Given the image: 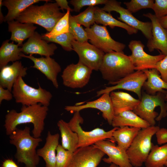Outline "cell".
Here are the masks:
<instances>
[{
  "label": "cell",
  "instance_id": "cell-1",
  "mask_svg": "<svg viewBox=\"0 0 167 167\" xmlns=\"http://www.w3.org/2000/svg\"><path fill=\"white\" fill-rule=\"evenodd\" d=\"M48 110V107L38 104L28 106L22 105L19 112L14 109L10 110L5 116L4 126L6 134L9 136L19 125L32 123L33 136L40 138L44 129L45 120Z\"/></svg>",
  "mask_w": 167,
  "mask_h": 167
},
{
  "label": "cell",
  "instance_id": "cell-2",
  "mask_svg": "<svg viewBox=\"0 0 167 167\" xmlns=\"http://www.w3.org/2000/svg\"><path fill=\"white\" fill-rule=\"evenodd\" d=\"M30 129L27 126L23 129L17 128L9 135V142L16 148L15 157L18 163L24 164L25 167H37L40 158L36 149L42 140L32 136Z\"/></svg>",
  "mask_w": 167,
  "mask_h": 167
},
{
  "label": "cell",
  "instance_id": "cell-3",
  "mask_svg": "<svg viewBox=\"0 0 167 167\" xmlns=\"http://www.w3.org/2000/svg\"><path fill=\"white\" fill-rule=\"evenodd\" d=\"M61 10L56 2H47L41 6L32 5L23 11L15 20L23 23L38 25L49 32L65 15Z\"/></svg>",
  "mask_w": 167,
  "mask_h": 167
},
{
  "label": "cell",
  "instance_id": "cell-4",
  "mask_svg": "<svg viewBox=\"0 0 167 167\" xmlns=\"http://www.w3.org/2000/svg\"><path fill=\"white\" fill-rule=\"evenodd\" d=\"M167 93L165 90L152 95L142 91L140 103L133 111L150 126H155V120L159 121L167 116Z\"/></svg>",
  "mask_w": 167,
  "mask_h": 167
},
{
  "label": "cell",
  "instance_id": "cell-5",
  "mask_svg": "<svg viewBox=\"0 0 167 167\" xmlns=\"http://www.w3.org/2000/svg\"><path fill=\"white\" fill-rule=\"evenodd\" d=\"M135 70L129 56L112 51L105 54L99 71L103 79L110 83L120 80Z\"/></svg>",
  "mask_w": 167,
  "mask_h": 167
},
{
  "label": "cell",
  "instance_id": "cell-6",
  "mask_svg": "<svg viewBox=\"0 0 167 167\" xmlns=\"http://www.w3.org/2000/svg\"><path fill=\"white\" fill-rule=\"evenodd\" d=\"M38 84L37 88L32 87L25 83L22 77H19L12 91L15 102L27 106L40 104L48 107L52 97V94Z\"/></svg>",
  "mask_w": 167,
  "mask_h": 167
},
{
  "label": "cell",
  "instance_id": "cell-7",
  "mask_svg": "<svg viewBox=\"0 0 167 167\" xmlns=\"http://www.w3.org/2000/svg\"><path fill=\"white\" fill-rule=\"evenodd\" d=\"M157 126H150L141 129L126 151L131 163L134 167H140L144 163L151 150L152 139L160 129Z\"/></svg>",
  "mask_w": 167,
  "mask_h": 167
},
{
  "label": "cell",
  "instance_id": "cell-8",
  "mask_svg": "<svg viewBox=\"0 0 167 167\" xmlns=\"http://www.w3.org/2000/svg\"><path fill=\"white\" fill-rule=\"evenodd\" d=\"M83 119L80 115L79 112H76L74 113L73 117L68 122L71 130L78 135V148L91 146L107 139H110L111 141L114 142L113 133L118 127H115L108 131L99 128L90 131H85L80 126V124L83 123Z\"/></svg>",
  "mask_w": 167,
  "mask_h": 167
},
{
  "label": "cell",
  "instance_id": "cell-9",
  "mask_svg": "<svg viewBox=\"0 0 167 167\" xmlns=\"http://www.w3.org/2000/svg\"><path fill=\"white\" fill-rule=\"evenodd\" d=\"M85 30L91 44L105 53L112 51L124 53L126 45L114 40L106 27L95 23Z\"/></svg>",
  "mask_w": 167,
  "mask_h": 167
},
{
  "label": "cell",
  "instance_id": "cell-10",
  "mask_svg": "<svg viewBox=\"0 0 167 167\" xmlns=\"http://www.w3.org/2000/svg\"><path fill=\"white\" fill-rule=\"evenodd\" d=\"M121 2L115 0H108L102 10L110 13L112 11L118 13V19L128 26L140 31L145 37L152 39V25L151 22H143L135 18L127 9L121 6Z\"/></svg>",
  "mask_w": 167,
  "mask_h": 167
},
{
  "label": "cell",
  "instance_id": "cell-11",
  "mask_svg": "<svg viewBox=\"0 0 167 167\" xmlns=\"http://www.w3.org/2000/svg\"><path fill=\"white\" fill-rule=\"evenodd\" d=\"M72 44L73 50L78 55V62L92 70H99L104 52L88 41L80 43L74 40Z\"/></svg>",
  "mask_w": 167,
  "mask_h": 167
},
{
  "label": "cell",
  "instance_id": "cell-12",
  "mask_svg": "<svg viewBox=\"0 0 167 167\" xmlns=\"http://www.w3.org/2000/svg\"><path fill=\"white\" fill-rule=\"evenodd\" d=\"M147 79L146 75L142 71H137L118 81L108 83L113 86L106 87L97 91L96 96H101L105 93H110L116 90L122 89L134 92L140 99L142 96L141 89Z\"/></svg>",
  "mask_w": 167,
  "mask_h": 167
},
{
  "label": "cell",
  "instance_id": "cell-13",
  "mask_svg": "<svg viewBox=\"0 0 167 167\" xmlns=\"http://www.w3.org/2000/svg\"><path fill=\"white\" fill-rule=\"evenodd\" d=\"M92 71L79 62L71 64L62 72L61 77L63 84L72 88H82L88 84Z\"/></svg>",
  "mask_w": 167,
  "mask_h": 167
},
{
  "label": "cell",
  "instance_id": "cell-14",
  "mask_svg": "<svg viewBox=\"0 0 167 167\" xmlns=\"http://www.w3.org/2000/svg\"><path fill=\"white\" fill-rule=\"evenodd\" d=\"M128 47L131 51V54L129 57L135 70L155 68L157 63L165 56L162 54L153 56L147 54L144 50V45L140 41H131Z\"/></svg>",
  "mask_w": 167,
  "mask_h": 167
},
{
  "label": "cell",
  "instance_id": "cell-15",
  "mask_svg": "<svg viewBox=\"0 0 167 167\" xmlns=\"http://www.w3.org/2000/svg\"><path fill=\"white\" fill-rule=\"evenodd\" d=\"M105 154L93 145L79 148L67 167H97Z\"/></svg>",
  "mask_w": 167,
  "mask_h": 167
},
{
  "label": "cell",
  "instance_id": "cell-16",
  "mask_svg": "<svg viewBox=\"0 0 167 167\" xmlns=\"http://www.w3.org/2000/svg\"><path fill=\"white\" fill-rule=\"evenodd\" d=\"M108 156L103 160L108 163L114 164L120 167H133L129 160L126 151L114 142L104 140L93 145Z\"/></svg>",
  "mask_w": 167,
  "mask_h": 167
},
{
  "label": "cell",
  "instance_id": "cell-17",
  "mask_svg": "<svg viewBox=\"0 0 167 167\" xmlns=\"http://www.w3.org/2000/svg\"><path fill=\"white\" fill-rule=\"evenodd\" d=\"M87 108L98 109L102 113L103 118L111 125L114 115V112L110 93L101 95L100 97L94 101H88L84 105H67L64 109L71 113H75Z\"/></svg>",
  "mask_w": 167,
  "mask_h": 167
},
{
  "label": "cell",
  "instance_id": "cell-18",
  "mask_svg": "<svg viewBox=\"0 0 167 167\" xmlns=\"http://www.w3.org/2000/svg\"><path fill=\"white\" fill-rule=\"evenodd\" d=\"M21 57L31 60L34 63L31 67L40 71L51 81L55 88H58L57 76L62 69L60 65L54 59L50 56L36 58L32 55H26L23 53Z\"/></svg>",
  "mask_w": 167,
  "mask_h": 167
},
{
  "label": "cell",
  "instance_id": "cell-19",
  "mask_svg": "<svg viewBox=\"0 0 167 167\" xmlns=\"http://www.w3.org/2000/svg\"><path fill=\"white\" fill-rule=\"evenodd\" d=\"M144 16L149 18L152 25L151 39L148 40L147 46L149 51L156 49L161 51L162 54H167V29L160 23L158 18L155 15L148 13L144 14Z\"/></svg>",
  "mask_w": 167,
  "mask_h": 167
},
{
  "label": "cell",
  "instance_id": "cell-20",
  "mask_svg": "<svg viewBox=\"0 0 167 167\" xmlns=\"http://www.w3.org/2000/svg\"><path fill=\"white\" fill-rule=\"evenodd\" d=\"M57 49L55 44H48L42 39L40 34L35 31L21 47V51L25 54H37L41 56L50 57L54 54Z\"/></svg>",
  "mask_w": 167,
  "mask_h": 167
},
{
  "label": "cell",
  "instance_id": "cell-21",
  "mask_svg": "<svg viewBox=\"0 0 167 167\" xmlns=\"http://www.w3.org/2000/svg\"><path fill=\"white\" fill-rule=\"evenodd\" d=\"M27 70V68L24 67L21 62L19 61L2 67L0 69V86L12 92L17 79L26 76Z\"/></svg>",
  "mask_w": 167,
  "mask_h": 167
},
{
  "label": "cell",
  "instance_id": "cell-22",
  "mask_svg": "<svg viewBox=\"0 0 167 167\" xmlns=\"http://www.w3.org/2000/svg\"><path fill=\"white\" fill-rule=\"evenodd\" d=\"M59 137L58 133L53 135L48 131L45 145L37 150L38 155L44 160L45 167H56V152L59 144Z\"/></svg>",
  "mask_w": 167,
  "mask_h": 167
},
{
  "label": "cell",
  "instance_id": "cell-23",
  "mask_svg": "<svg viewBox=\"0 0 167 167\" xmlns=\"http://www.w3.org/2000/svg\"><path fill=\"white\" fill-rule=\"evenodd\" d=\"M8 31L11 33L10 40L17 43L19 47H22L23 42L29 38L35 32L37 27L32 24L21 23L17 20L7 22Z\"/></svg>",
  "mask_w": 167,
  "mask_h": 167
},
{
  "label": "cell",
  "instance_id": "cell-24",
  "mask_svg": "<svg viewBox=\"0 0 167 167\" xmlns=\"http://www.w3.org/2000/svg\"><path fill=\"white\" fill-rule=\"evenodd\" d=\"M110 96L112 103L114 115L122 112L133 111L140 102L127 93L122 92L112 91Z\"/></svg>",
  "mask_w": 167,
  "mask_h": 167
},
{
  "label": "cell",
  "instance_id": "cell-25",
  "mask_svg": "<svg viewBox=\"0 0 167 167\" xmlns=\"http://www.w3.org/2000/svg\"><path fill=\"white\" fill-rule=\"evenodd\" d=\"M111 125L114 127L127 126L141 129L150 126L148 122L131 110L125 111L114 114Z\"/></svg>",
  "mask_w": 167,
  "mask_h": 167
},
{
  "label": "cell",
  "instance_id": "cell-26",
  "mask_svg": "<svg viewBox=\"0 0 167 167\" xmlns=\"http://www.w3.org/2000/svg\"><path fill=\"white\" fill-rule=\"evenodd\" d=\"M52 1L49 0H5L2 1V6L8 10L5 17L4 21L8 22L15 20L26 9L33 4L40 2Z\"/></svg>",
  "mask_w": 167,
  "mask_h": 167
},
{
  "label": "cell",
  "instance_id": "cell-27",
  "mask_svg": "<svg viewBox=\"0 0 167 167\" xmlns=\"http://www.w3.org/2000/svg\"><path fill=\"white\" fill-rule=\"evenodd\" d=\"M142 71L146 75L147 79L144 83L142 88L147 93L154 95L158 92L167 89V83L164 81L156 68L145 69Z\"/></svg>",
  "mask_w": 167,
  "mask_h": 167
},
{
  "label": "cell",
  "instance_id": "cell-28",
  "mask_svg": "<svg viewBox=\"0 0 167 167\" xmlns=\"http://www.w3.org/2000/svg\"><path fill=\"white\" fill-rule=\"evenodd\" d=\"M95 23L97 24H101L105 27L109 26L111 28H113L115 27L123 28L129 35L136 34L138 31L117 20L113 17L110 13H107L97 6L96 7L95 12Z\"/></svg>",
  "mask_w": 167,
  "mask_h": 167
},
{
  "label": "cell",
  "instance_id": "cell-29",
  "mask_svg": "<svg viewBox=\"0 0 167 167\" xmlns=\"http://www.w3.org/2000/svg\"><path fill=\"white\" fill-rule=\"evenodd\" d=\"M61 137L62 146L65 149L74 152L78 148L77 134L73 131L68 122L61 119L57 123Z\"/></svg>",
  "mask_w": 167,
  "mask_h": 167
},
{
  "label": "cell",
  "instance_id": "cell-30",
  "mask_svg": "<svg viewBox=\"0 0 167 167\" xmlns=\"http://www.w3.org/2000/svg\"><path fill=\"white\" fill-rule=\"evenodd\" d=\"M141 129L127 126L118 127L113 136L118 146L126 151Z\"/></svg>",
  "mask_w": 167,
  "mask_h": 167
},
{
  "label": "cell",
  "instance_id": "cell-31",
  "mask_svg": "<svg viewBox=\"0 0 167 167\" xmlns=\"http://www.w3.org/2000/svg\"><path fill=\"white\" fill-rule=\"evenodd\" d=\"M9 40L3 41L0 48V68L6 66L10 62L18 61L22 57L21 47Z\"/></svg>",
  "mask_w": 167,
  "mask_h": 167
},
{
  "label": "cell",
  "instance_id": "cell-32",
  "mask_svg": "<svg viewBox=\"0 0 167 167\" xmlns=\"http://www.w3.org/2000/svg\"><path fill=\"white\" fill-rule=\"evenodd\" d=\"M167 161V143L162 146L153 144L144 162L146 167H163Z\"/></svg>",
  "mask_w": 167,
  "mask_h": 167
},
{
  "label": "cell",
  "instance_id": "cell-33",
  "mask_svg": "<svg viewBox=\"0 0 167 167\" xmlns=\"http://www.w3.org/2000/svg\"><path fill=\"white\" fill-rule=\"evenodd\" d=\"M71 11L70 10L66 11L64 15L58 21L51 31L42 35L51 38L69 32V19Z\"/></svg>",
  "mask_w": 167,
  "mask_h": 167
},
{
  "label": "cell",
  "instance_id": "cell-34",
  "mask_svg": "<svg viewBox=\"0 0 167 167\" xmlns=\"http://www.w3.org/2000/svg\"><path fill=\"white\" fill-rule=\"evenodd\" d=\"M96 6H88L84 11L78 15L72 16L74 19L78 24L86 28H90L95 23V12Z\"/></svg>",
  "mask_w": 167,
  "mask_h": 167
},
{
  "label": "cell",
  "instance_id": "cell-35",
  "mask_svg": "<svg viewBox=\"0 0 167 167\" xmlns=\"http://www.w3.org/2000/svg\"><path fill=\"white\" fill-rule=\"evenodd\" d=\"M41 36L42 39L48 43L52 42L58 44L66 51H71L73 50L72 43L75 39L69 32L51 38H48L42 35Z\"/></svg>",
  "mask_w": 167,
  "mask_h": 167
},
{
  "label": "cell",
  "instance_id": "cell-36",
  "mask_svg": "<svg viewBox=\"0 0 167 167\" xmlns=\"http://www.w3.org/2000/svg\"><path fill=\"white\" fill-rule=\"evenodd\" d=\"M69 32L74 36L75 40L79 42L88 41V40L85 29L74 19L71 14L69 19Z\"/></svg>",
  "mask_w": 167,
  "mask_h": 167
},
{
  "label": "cell",
  "instance_id": "cell-37",
  "mask_svg": "<svg viewBox=\"0 0 167 167\" xmlns=\"http://www.w3.org/2000/svg\"><path fill=\"white\" fill-rule=\"evenodd\" d=\"M74 152L64 149L59 144L56 149V167H67Z\"/></svg>",
  "mask_w": 167,
  "mask_h": 167
},
{
  "label": "cell",
  "instance_id": "cell-38",
  "mask_svg": "<svg viewBox=\"0 0 167 167\" xmlns=\"http://www.w3.org/2000/svg\"><path fill=\"white\" fill-rule=\"evenodd\" d=\"M154 2L153 0H131L129 2H125L124 4L127 9L132 13L142 9H152Z\"/></svg>",
  "mask_w": 167,
  "mask_h": 167
},
{
  "label": "cell",
  "instance_id": "cell-39",
  "mask_svg": "<svg viewBox=\"0 0 167 167\" xmlns=\"http://www.w3.org/2000/svg\"><path fill=\"white\" fill-rule=\"evenodd\" d=\"M108 0H71L69 2L74 7L73 11L79 12L85 6H95L99 4H105Z\"/></svg>",
  "mask_w": 167,
  "mask_h": 167
},
{
  "label": "cell",
  "instance_id": "cell-40",
  "mask_svg": "<svg viewBox=\"0 0 167 167\" xmlns=\"http://www.w3.org/2000/svg\"><path fill=\"white\" fill-rule=\"evenodd\" d=\"M158 18L167 15V0H155L152 9Z\"/></svg>",
  "mask_w": 167,
  "mask_h": 167
},
{
  "label": "cell",
  "instance_id": "cell-41",
  "mask_svg": "<svg viewBox=\"0 0 167 167\" xmlns=\"http://www.w3.org/2000/svg\"><path fill=\"white\" fill-rule=\"evenodd\" d=\"M155 68L160 73L162 79L167 83V54L157 63Z\"/></svg>",
  "mask_w": 167,
  "mask_h": 167
},
{
  "label": "cell",
  "instance_id": "cell-42",
  "mask_svg": "<svg viewBox=\"0 0 167 167\" xmlns=\"http://www.w3.org/2000/svg\"><path fill=\"white\" fill-rule=\"evenodd\" d=\"M157 143L159 145L167 143V129L160 128L155 134Z\"/></svg>",
  "mask_w": 167,
  "mask_h": 167
},
{
  "label": "cell",
  "instance_id": "cell-43",
  "mask_svg": "<svg viewBox=\"0 0 167 167\" xmlns=\"http://www.w3.org/2000/svg\"><path fill=\"white\" fill-rule=\"evenodd\" d=\"M12 92L7 89L5 88L0 86V104L3 100L10 101L13 98Z\"/></svg>",
  "mask_w": 167,
  "mask_h": 167
},
{
  "label": "cell",
  "instance_id": "cell-44",
  "mask_svg": "<svg viewBox=\"0 0 167 167\" xmlns=\"http://www.w3.org/2000/svg\"><path fill=\"white\" fill-rule=\"evenodd\" d=\"M56 2L57 4L61 10L64 12V9L67 11L70 10L71 11L73 10L68 5V2L66 0H56Z\"/></svg>",
  "mask_w": 167,
  "mask_h": 167
},
{
  "label": "cell",
  "instance_id": "cell-45",
  "mask_svg": "<svg viewBox=\"0 0 167 167\" xmlns=\"http://www.w3.org/2000/svg\"><path fill=\"white\" fill-rule=\"evenodd\" d=\"M2 167H19L16 164L12 159H7L2 162Z\"/></svg>",
  "mask_w": 167,
  "mask_h": 167
},
{
  "label": "cell",
  "instance_id": "cell-46",
  "mask_svg": "<svg viewBox=\"0 0 167 167\" xmlns=\"http://www.w3.org/2000/svg\"><path fill=\"white\" fill-rule=\"evenodd\" d=\"M158 19L161 25L165 28L167 29V15L158 18Z\"/></svg>",
  "mask_w": 167,
  "mask_h": 167
},
{
  "label": "cell",
  "instance_id": "cell-47",
  "mask_svg": "<svg viewBox=\"0 0 167 167\" xmlns=\"http://www.w3.org/2000/svg\"><path fill=\"white\" fill-rule=\"evenodd\" d=\"M2 1L0 0V23H2L4 21L5 17L3 15V14L2 12Z\"/></svg>",
  "mask_w": 167,
  "mask_h": 167
},
{
  "label": "cell",
  "instance_id": "cell-48",
  "mask_svg": "<svg viewBox=\"0 0 167 167\" xmlns=\"http://www.w3.org/2000/svg\"><path fill=\"white\" fill-rule=\"evenodd\" d=\"M108 167H120L114 164H111V165Z\"/></svg>",
  "mask_w": 167,
  "mask_h": 167
},
{
  "label": "cell",
  "instance_id": "cell-49",
  "mask_svg": "<svg viewBox=\"0 0 167 167\" xmlns=\"http://www.w3.org/2000/svg\"><path fill=\"white\" fill-rule=\"evenodd\" d=\"M165 98H166V101H167V93L166 94V96H165Z\"/></svg>",
  "mask_w": 167,
  "mask_h": 167
},
{
  "label": "cell",
  "instance_id": "cell-50",
  "mask_svg": "<svg viewBox=\"0 0 167 167\" xmlns=\"http://www.w3.org/2000/svg\"><path fill=\"white\" fill-rule=\"evenodd\" d=\"M165 166L167 167V161L166 162V163L165 164Z\"/></svg>",
  "mask_w": 167,
  "mask_h": 167
},
{
  "label": "cell",
  "instance_id": "cell-51",
  "mask_svg": "<svg viewBox=\"0 0 167 167\" xmlns=\"http://www.w3.org/2000/svg\"><path fill=\"white\" fill-rule=\"evenodd\" d=\"M163 167H167L165 166H163Z\"/></svg>",
  "mask_w": 167,
  "mask_h": 167
}]
</instances>
